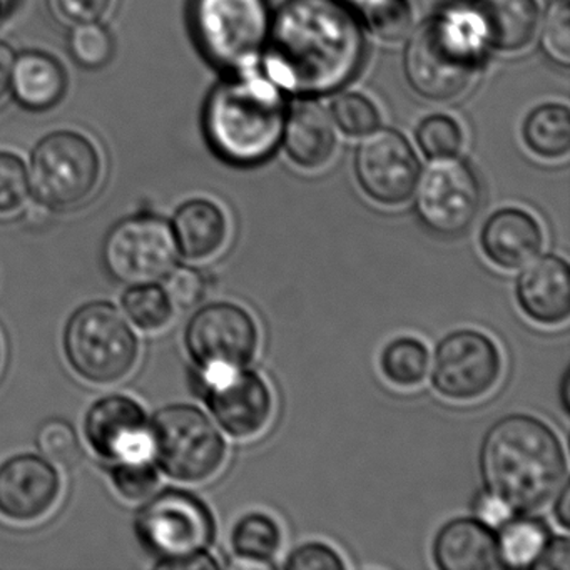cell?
Listing matches in <instances>:
<instances>
[{
  "instance_id": "obj_1",
  "label": "cell",
  "mask_w": 570,
  "mask_h": 570,
  "mask_svg": "<svg viewBox=\"0 0 570 570\" xmlns=\"http://www.w3.org/2000/svg\"><path fill=\"white\" fill-rule=\"evenodd\" d=\"M272 82L296 95H328L352 81L365 55L362 26L342 0H289L265 49Z\"/></svg>"
},
{
  "instance_id": "obj_2",
  "label": "cell",
  "mask_w": 570,
  "mask_h": 570,
  "mask_svg": "<svg viewBox=\"0 0 570 570\" xmlns=\"http://www.w3.org/2000/svg\"><path fill=\"white\" fill-rule=\"evenodd\" d=\"M479 470L487 492L515 513H532L549 505L566 483L567 455L543 420L510 413L487 430Z\"/></svg>"
},
{
  "instance_id": "obj_3",
  "label": "cell",
  "mask_w": 570,
  "mask_h": 570,
  "mask_svg": "<svg viewBox=\"0 0 570 570\" xmlns=\"http://www.w3.org/2000/svg\"><path fill=\"white\" fill-rule=\"evenodd\" d=\"M286 105L268 79L236 78L219 85L206 105L209 145L225 161L258 165L282 141Z\"/></svg>"
},
{
  "instance_id": "obj_4",
  "label": "cell",
  "mask_w": 570,
  "mask_h": 570,
  "mask_svg": "<svg viewBox=\"0 0 570 570\" xmlns=\"http://www.w3.org/2000/svg\"><path fill=\"white\" fill-rule=\"evenodd\" d=\"M482 24L475 9H453L423 24L410 39L405 71L412 88L432 101L459 98L482 61Z\"/></svg>"
},
{
  "instance_id": "obj_5",
  "label": "cell",
  "mask_w": 570,
  "mask_h": 570,
  "mask_svg": "<svg viewBox=\"0 0 570 570\" xmlns=\"http://www.w3.org/2000/svg\"><path fill=\"white\" fill-rule=\"evenodd\" d=\"M136 537L153 556L156 569H218L208 552L216 539V519L205 500L188 490L153 493L135 520Z\"/></svg>"
},
{
  "instance_id": "obj_6",
  "label": "cell",
  "mask_w": 570,
  "mask_h": 570,
  "mask_svg": "<svg viewBox=\"0 0 570 570\" xmlns=\"http://www.w3.org/2000/svg\"><path fill=\"white\" fill-rule=\"evenodd\" d=\"M62 350L72 372L92 385L121 382L139 360L138 336L109 302L86 303L69 316Z\"/></svg>"
},
{
  "instance_id": "obj_7",
  "label": "cell",
  "mask_w": 570,
  "mask_h": 570,
  "mask_svg": "<svg viewBox=\"0 0 570 570\" xmlns=\"http://www.w3.org/2000/svg\"><path fill=\"white\" fill-rule=\"evenodd\" d=\"M151 453L158 469L181 483H203L222 472L225 436L198 406L173 403L149 420Z\"/></svg>"
},
{
  "instance_id": "obj_8",
  "label": "cell",
  "mask_w": 570,
  "mask_h": 570,
  "mask_svg": "<svg viewBox=\"0 0 570 570\" xmlns=\"http://www.w3.org/2000/svg\"><path fill=\"white\" fill-rule=\"evenodd\" d=\"M191 22L206 58L225 71L248 69L272 28L266 0H193Z\"/></svg>"
},
{
  "instance_id": "obj_9",
  "label": "cell",
  "mask_w": 570,
  "mask_h": 570,
  "mask_svg": "<svg viewBox=\"0 0 570 570\" xmlns=\"http://www.w3.org/2000/svg\"><path fill=\"white\" fill-rule=\"evenodd\" d=\"M102 163L96 146L75 131L46 136L31 158L32 195L52 209L82 205L98 188Z\"/></svg>"
},
{
  "instance_id": "obj_10",
  "label": "cell",
  "mask_w": 570,
  "mask_h": 570,
  "mask_svg": "<svg viewBox=\"0 0 570 570\" xmlns=\"http://www.w3.org/2000/svg\"><path fill=\"white\" fill-rule=\"evenodd\" d=\"M178 255L171 223L149 213L112 226L102 245L106 272L128 286L163 282L178 266Z\"/></svg>"
},
{
  "instance_id": "obj_11",
  "label": "cell",
  "mask_w": 570,
  "mask_h": 570,
  "mask_svg": "<svg viewBox=\"0 0 570 570\" xmlns=\"http://www.w3.org/2000/svg\"><path fill=\"white\" fill-rule=\"evenodd\" d=\"M195 370V392L223 432L236 440L265 432L275 413V396L258 372L246 366Z\"/></svg>"
},
{
  "instance_id": "obj_12",
  "label": "cell",
  "mask_w": 570,
  "mask_h": 570,
  "mask_svg": "<svg viewBox=\"0 0 570 570\" xmlns=\"http://www.w3.org/2000/svg\"><path fill=\"white\" fill-rule=\"evenodd\" d=\"M502 372V353L497 343L479 330L463 328L440 340L430 379L442 399L475 402L495 389Z\"/></svg>"
},
{
  "instance_id": "obj_13",
  "label": "cell",
  "mask_w": 570,
  "mask_h": 570,
  "mask_svg": "<svg viewBox=\"0 0 570 570\" xmlns=\"http://www.w3.org/2000/svg\"><path fill=\"white\" fill-rule=\"evenodd\" d=\"M259 326L255 316L232 302L202 306L185 328V346L195 368H243L258 355Z\"/></svg>"
},
{
  "instance_id": "obj_14",
  "label": "cell",
  "mask_w": 570,
  "mask_h": 570,
  "mask_svg": "<svg viewBox=\"0 0 570 570\" xmlns=\"http://www.w3.org/2000/svg\"><path fill=\"white\" fill-rule=\"evenodd\" d=\"M415 213L429 232L459 236L475 222L482 203L475 173L453 158L436 159L420 181Z\"/></svg>"
},
{
  "instance_id": "obj_15",
  "label": "cell",
  "mask_w": 570,
  "mask_h": 570,
  "mask_svg": "<svg viewBox=\"0 0 570 570\" xmlns=\"http://www.w3.org/2000/svg\"><path fill=\"white\" fill-rule=\"evenodd\" d=\"M355 173L373 202L382 206L405 205L419 185V158L400 132L375 129L356 149Z\"/></svg>"
},
{
  "instance_id": "obj_16",
  "label": "cell",
  "mask_w": 570,
  "mask_h": 570,
  "mask_svg": "<svg viewBox=\"0 0 570 570\" xmlns=\"http://www.w3.org/2000/svg\"><path fill=\"white\" fill-rule=\"evenodd\" d=\"M85 435L92 452L108 463L153 459L148 413L132 396L115 393L92 403Z\"/></svg>"
},
{
  "instance_id": "obj_17",
  "label": "cell",
  "mask_w": 570,
  "mask_h": 570,
  "mask_svg": "<svg viewBox=\"0 0 570 570\" xmlns=\"http://www.w3.org/2000/svg\"><path fill=\"white\" fill-rule=\"evenodd\" d=\"M55 463L38 453H19L0 463V517L14 523L45 519L61 499Z\"/></svg>"
},
{
  "instance_id": "obj_18",
  "label": "cell",
  "mask_w": 570,
  "mask_h": 570,
  "mask_svg": "<svg viewBox=\"0 0 570 570\" xmlns=\"http://www.w3.org/2000/svg\"><path fill=\"white\" fill-rule=\"evenodd\" d=\"M525 266L515 282L519 308L537 325H562L570 315V278L566 259L549 253Z\"/></svg>"
},
{
  "instance_id": "obj_19",
  "label": "cell",
  "mask_w": 570,
  "mask_h": 570,
  "mask_svg": "<svg viewBox=\"0 0 570 570\" xmlns=\"http://www.w3.org/2000/svg\"><path fill=\"white\" fill-rule=\"evenodd\" d=\"M543 229L530 213L520 208H503L493 213L482 232L480 246L497 268L515 272L540 255Z\"/></svg>"
},
{
  "instance_id": "obj_20",
  "label": "cell",
  "mask_w": 570,
  "mask_h": 570,
  "mask_svg": "<svg viewBox=\"0 0 570 570\" xmlns=\"http://www.w3.org/2000/svg\"><path fill=\"white\" fill-rule=\"evenodd\" d=\"M432 557L442 570L502 569L495 530L475 517L446 522L433 539Z\"/></svg>"
},
{
  "instance_id": "obj_21",
  "label": "cell",
  "mask_w": 570,
  "mask_h": 570,
  "mask_svg": "<svg viewBox=\"0 0 570 570\" xmlns=\"http://www.w3.org/2000/svg\"><path fill=\"white\" fill-rule=\"evenodd\" d=\"M179 255L205 262L225 248L229 223L225 212L209 199H191L179 206L171 223Z\"/></svg>"
},
{
  "instance_id": "obj_22",
  "label": "cell",
  "mask_w": 570,
  "mask_h": 570,
  "mask_svg": "<svg viewBox=\"0 0 570 570\" xmlns=\"http://www.w3.org/2000/svg\"><path fill=\"white\" fill-rule=\"evenodd\" d=\"M283 142L289 158L306 169L325 166L336 148L335 122L316 102H299L286 116Z\"/></svg>"
},
{
  "instance_id": "obj_23",
  "label": "cell",
  "mask_w": 570,
  "mask_h": 570,
  "mask_svg": "<svg viewBox=\"0 0 570 570\" xmlns=\"http://www.w3.org/2000/svg\"><path fill=\"white\" fill-rule=\"evenodd\" d=\"M9 89L28 111H49L65 99L68 75L65 66L48 52L26 51L14 59Z\"/></svg>"
},
{
  "instance_id": "obj_24",
  "label": "cell",
  "mask_w": 570,
  "mask_h": 570,
  "mask_svg": "<svg viewBox=\"0 0 570 570\" xmlns=\"http://www.w3.org/2000/svg\"><path fill=\"white\" fill-rule=\"evenodd\" d=\"M473 9L479 16L487 45L500 51L525 48L539 28L537 0H480Z\"/></svg>"
},
{
  "instance_id": "obj_25",
  "label": "cell",
  "mask_w": 570,
  "mask_h": 570,
  "mask_svg": "<svg viewBox=\"0 0 570 570\" xmlns=\"http://www.w3.org/2000/svg\"><path fill=\"white\" fill-rule=\"evenodd\" d=\"M233 556L243 560L246 567H275V559L283 547V530L278 520L269 513H245L233 525Z\"/></svg>"
},
{
  "instance_id": "obj_26",
  "label": "cell",
  "mask_w": 570,
  "mask_h": 570,
  "mask_svg": "<svg viewBox=\"0 0 570 570\" xmlns=\"http://www.w3.org/2000/svg\"><path fill=\"white\" fill-rule=\"evenodd\" d=\"M550 529L542 519L529 513L513 515L497 535L499 559L505 569H535L550 540Z\"/></svg>"
},
{
  "instance_id": "obj_27",
  "label": "cell",
  "mask_w": 570,
  "mask_h": 570,
  "mask_svg": "<svg viewBox=\"0 0 570 570\" xmlns=\"http://www.w3.org/2000/svg\"><path fill=\"white\" fill-rule=\"evenodd\" d=\"M430 352L422 340L399 336L383 346L380 370L386 382L399 389H415L425 382L429 373Z\"/></svg>"
},
{
  "instance_id": "obj_28",
  "label": "cell",
  "mask_w": 570,
  "mask_h": 570,
  "mask_svg": "<svg viewBox=\"0 0 570 570\" xmlns=\"http://www.w3.org/2000/svg\"><path fill=\"white\" fill-rule=\"evenodd\" d=\"M523 138L535 155L562 158L570 148L569 109L560 105L540 106L527 118Z\"/></svg>"
},
{
  "instance_id": "obj_29",
  "label": "cell",
  "mask_w": 570,
  "mask_h": 570,
  "mask_svg": "<svg viewBox=\"0 0 570 570\" xmlns=\"http://www.w3.org/2000/svg\"><path fill=\"white\" fill-rule=\"evenodd\" d=\"M121 306L129 322L146 333L161 332L175 318V305L158 283L129 285L121 295Z\"/></svg>"
},
{
  "instance_id": "obj_30",
  "label": "cell",
  "mask_w": 570,
  "mask_h": 570,
  "mask_svg": "<svg viewBox=\"0 0 570 570\" xmlns=\"http://www.w3.org/2000/svg\"><path fill=\"white\" fill-rule=\"evenodd\" d=\"M68 48L76 65L85 69L105 68L116 51L111 32L99 22L72 28Z\"/></svg>"
},
{
  "instance_id": "obj_31",
  "label": "cell",
  "mask_w": 570,
  "mask_h": 570,
  "mask_svg": "<svg viewBox=\"0 0 570 570\" xmlns=\"http://www.w3.org/2000/svg\"><path fill=\"white\" fill-rule=\"evenodd\" d=\"M109 479L116 492L128 502L149 499L159 485V469L153 459L111 463Z\"/></svg>"
},
{
  "instance_id": "obj_32",
  "label": "cell",
  "mask_w": 570,
  "mask_h": 570,
  "mask_svg": "<svg viewBox=\"0 0 570 570\" xmlns=\"http://www.w3.org/2000/svg\"><path fill=\"white\" fill-rule=\"evenodd\" d=\"M39 452L55 465L71 469L82 455L81 440L71 423L66 420H48L38 432Z\"/></svg>"
},
{
  "instance_id": "obj_33",
  "label": "cell",
  "mask_w": 570,
  "mask_h": 570,
  "mask_svg": "<svg viewBox=\"0 0 570 570\" xmlns=\"http://www.w3.org/2000/svg\"><path fill=\"white\" fill-rule=\"evenodd\" d=\"M363 19L380 38L395 41L403 38L412 22L405 0H358Z\"/></svg>"
},
{
  "instance_id": "obj_34",
  "label": "cell",
  "mask_w": 570,
  "mask_h": 570,
  "mask_svg": "<svg viewBox=\"0 0 570 570\" xmlns=\"http://www.w3.org/2000/svg\"><path fill=\"white\" fill-rule=\"evenodd\" d=\"M420 148L432 159L455 158L463 145V135L456 121L449 116L426 118L416 132Z\"/></svg>"
},
{
  "instance_id": "obj_35",
  "label": "cell",
  "mask_w": 570,
  "mask_h": 570,
  "mask_svg": "<svg viewBox=\"0 0 570 570\" xmlns=\"http://www.w3.org/2000/svg\"><path fill=\"white\" fill-rule=\"evenodd\" d=\"M29 195L31 183L24 161L12 153H0V215L19 212Z\"/></svg>"
},
{
  "instance_id": "obj_36",
  "label": "cell",
  "mask_w": 570,
  "mask_h": 570,
  "mask_svg": "<svg viewBox=\"0 0 570 570\" xmlns=\"http://www.w3.org/2000/svg\"><path fill=\"white\" fill-rule=\"evenodd\" d=\"M332 118L342 131L365 136L380 126V115L372 101L360 95H342L332 106Z\"/></svg>"
},
{
  "instance_id": "obj_37",
  "label": "cell",
  "mask_w": 570,
  "mask_h": 570,
  "mask_svg": "<svg viewBox=\"0 0 570 570\" xmlns=\"http://www.w3.org/2000/svg\"><path fill=\"white\" fill-rule=\"evenodd\" d=\"M542 45L547 55L562 66L570 62V2L556 0L543 22Z\"/></svg>"
},
{
  "instance_id": "obj_38",
  "label": "cell",
  "mask_w": 570,
  "mask_h": 570,
  "mask_svg": "<svg viewBox=\"0 0 570 570\" xmlns=\"http://www.w3.org/2000/svg\"><path fill=\"white\" fill-rule=\"evenodd\" d=\"M111 6L112 0H48L49 14L66 28L102 21Z\"/></svg>"
},
{
  "instance_id": "obj_39",
  "label": "cell",
  "mask_w": 570,
  "mask_h": 570,
  "mask_svg": "<svg viewBox=\"0 0 570 570\" xmlns=\"http://www.w3.org/2000/svg\"><path fill=\"white\" fill-rule=\"evenodd\" d=\"M346 563L342 553L325 542H306L286 556V570H343Z\"/></svg>"
},
{
  "instance_id": "obj_40",
  "label": "cell",
  "mask_w": 570,
  "mask_h": 570,
  "mask_svg": "<svg viewBox=\"0 0 570 570\" xmlns=\"http://www.w3.org/2000/svg\"><path fill=\"white\" fill-rule=\"evenodd\" d=\"M165 289L173 305L188 309L198 305L206 295V278L193 266H176L165 278Z\"/></svg>"
},
{
  "instance_id": "obj_41",
  "label": "cell",
  "mask_w": 570,
  "mask_h": 570,
  "mask_svg": "<svg viewBox=\"0 0 570 570\" xmlns=\"http://www.w3.org/2000/svg\"><path fill=\"white\" fill-rule=\"evenodd\" d=\"M473 513H475V519L493 530H499L515 515V512L502 499L487 490L476 495L475 502H473Z\"/></svg>"
},
{
  "instance_id": "obj_42",
  "label": "cell",
  "mask_w": 570,
  "mask_h": 570,
  "mask_svg": "<svg viewBox=\"0 0 570 570\" xmlns=\"http://www.w3.org/2000/svg\"><path fill=\"white\" fill-rule=\"evenodd\" d=\"M546 570H570V543L566 535H552L537 566Z\"/></svg>"
},
{
  "instance_id": "obj_43",
  "label": "cell",
  "mask_w": 570,
  "mask_h": 570,
  "mask_svg": "<svg viewBox=\"0 0 570 570\" xmlns=\"http://www.w3.org/2000/svg\"><path fill=\"white\" fill-rule=\"evenodd\" d=\"M14 65V52L6 42L0 41V99L11 88V72Z\"/></svg>"
},
{
  "instance_id": "obj_44",
  "label": "cell",
  "mask_w": 570,
  "mask_h": 570,
  "mask_svg": "<svg viewBox=\"0 0 570 570\" xmlns=\"http://www.w3.org/2000/svg\"><path fill=\"white\" fill-rule=\"evenodd\" d=\"M570 489L569 483H563L562 489L556 495V503H553V515H556L557 523L563 530L570 527Z\"/></svg>"
},
{
  "instance_id": "obj_45",
  "label": "cell",
  "mask_w": 570,
  "mask_h": 570,
  "mask_svg": "<svg viewBox=\"0 0 570 570\" xmlns=\"http://www.w3.org/2000/svg\"><path fill=\"white\" fill-rule=\"evenodd\" d=\"M569 370L563 372L562 385H560V400H562L563 413H569Z\"/></svg>"
},
{
  "instance_id": "obj_46",
  "label": "cell",
  "mask_w": 570,
  "mask_h": 570,
  "mask_svg": "<svg viewBox=\"0 0 570 570\" xmlns=\"http://www.w3.org/2000/svg\"><path fill=\"white\" fill-rule=\"evenodd\" d=\"M12 0H0V19L8 14V9L11 8Z\"/></svg>"
},
{
  "instance_id": "obj_47",
  "label": "cell",
  "mask_w": 570,
  "mask_h": 570,
  "mask_svg": "<svg viewBox=\"0 0 570 570\" xmlns=\"http://www.w3.org/2000/svg\"><path fill=\"white\" fill-rule=\"evenodd\" d=\"M0 365H2V343H0Z\"/></svg>"
}]
</instances>
